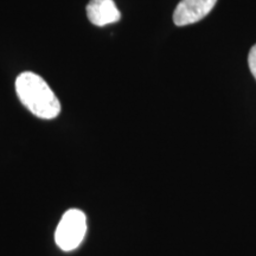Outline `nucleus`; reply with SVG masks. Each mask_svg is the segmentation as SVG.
Returning <instances> with one entry per match:
<instances>
[{
  "label": "nucleus",
  "instance_id": "nucleus-5",
  "mask_svg": "<svg viewBox=\"0 0 256 256\" xmlns=\"http://www.w3.org/2000/svg\"><path fill=\"white\" fill-rule=\"evenodd\" d=\"M248 66H249V69H250V72L252 74V76H254L255 80H256V44H255V46H252L250 51H249Z\"/></svg>",
  "mask_w": 256,
  "mask_h": 256
},
{
  "label": "nucleus",
  "instance_id": "nucleus-1",
  "mask_svg": "<svg viewBox=\"0 0 256 256\" xmlns=\"http://www.w3.org/2000/svg\"><path fill=\"white\" fill-rule=\"evenodd\" d=\"M16 92L22 104L37 118L51 120L60 114V100L37 74L22 72L16 80Z\"/></svg>",
  "mask_w": 256,
  "mask_h": 256
},
{
  "label": "nucleus",
  "instance_id": "nucleus-3",
  "mask_svg": "<svg viewBox=\"0 0 256 256\" xmlns=\"http://www.w3.org/2000/svg\"><path fill=\"white\" fill-rule=\"evenodd\" d=\"M217 0H182L174 12V23L186 26L206 18L215 8Z\"/></svg>",
  "mask_w": 256,
  "mask_h": 256
},
{
  "label": "nucleus",
  "instance_id": "nucleus-2",
  "mask_svg": "<svg viewBox=\"0 0 256 256\" xmlns=\"http://www.w3.org/2000/svg\"><path fill=\"white\" fill-rule=\"evenodd\" d=\"M87 232V218L78 209H70L60 218L55 232L57 246L64 252H72L81 244Z\"/></svg>",
  "mask_w": 256,
  "mask_h": 256
},
{
  "label": "nucleus",
  "instance_id": "nucleus-4",
  "mask_svg": "<svg viewBox=\"0 0 256 256\" xmlns=\"http://www.w3.org/2000/svg\"><path fill=\"white\" fill-rule=\"evenodd\" d=\"M87 16L92 24L101 28L118 23L121 18L113 0H90L87 6Z\"/></svg>",
  "mask_w": 256,
  "mask_h": 256
}]
</instances>
